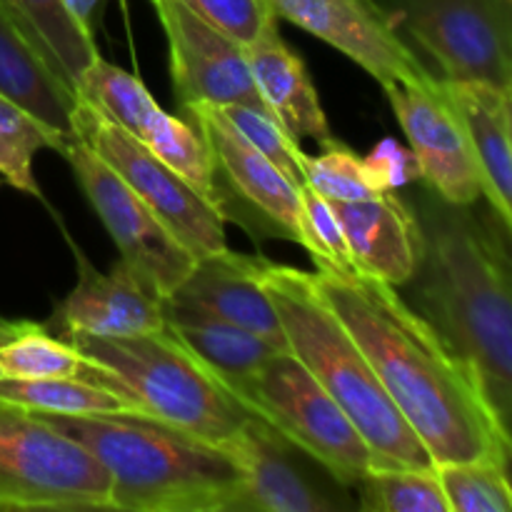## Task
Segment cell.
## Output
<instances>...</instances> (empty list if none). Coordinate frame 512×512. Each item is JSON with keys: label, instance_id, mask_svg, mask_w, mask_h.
<instances>
[{"label": "cell", "instance_id": "cell-1", "mask_svg": "<svg viewBox=\"0 0 512 512\" xmlns=\"http://www.w3.org/2000/svg\"><path fill=\"white\" fill-rule=\"evenodd\" d=\"M313 283L435 465L498 460V430L468 368L395 285L335 268H315Z\"/></svg>", "mask_w": 512, "mask_h": 512}, {"label": "cell", "instance_id": "cell-2", "mask_svg": "<svg viewBox=\"0 0 512 512\" xmlns=\"http://www.w3.org/2000/svg\"><path fill=\"white\" fill-rule=\"evenodd\" d=\"M423 235L408 303L463 360L512 450V275L473 205H453L425 188L410 200Z\"/></svg>", "mask_w": 512, "mask_h": 512}, {"label": "cell", "instance_id": "cell-3", "mask_svg": "<svg viewBox=\"0 0 512 512\" xmlns=\"http://www.w3.org/2000/svg\"><path fill=\"white\" fill-rule=\"evenodd\" d=\"M108 470L113 508L130 512H233L245 468L223 445L140 413L55 418Z\"/></svg>", "mask_w": 512, "mask_h": 512}, {"label": "cell", "instance_id": "cell-4", "mask_svg": "<svg viewBox=\"0 0 512 512\" xmlns=\"http://www.w3.org/2000/svg\"><path fill=\"white\" fill-rule=\"evenodd\" d=\"M260 280L278 310L290 353L358 428L373 453V468H435L360 345L318 293L313 273L265 260Z\"/></svg>", "mask_w": 512, "mask_h": 512}, {"label": "cell", "instance_id": "cell-5", "mask_svg": "<svg viewBox=\"0 0 512 512\" xmlns=\"http://www.w3.org/2000/svg\"><path fill=\"white\" fill-rule=\"evenodd\" d=\"M65 340L93 363L90 380L128 398L140 415L223 448L248 420V410L168 328L128 338L70 335Z\"/></svg>", "mask_w": 512, "mask_h": 512}, {"label": "cell", "instance_id": "cell-6", "mask_svg": "<svg viewBox=\"0 0 512 512\" xmlns=\"http://www.w3.org/2000/svg\"><path fill=\"white\" fill-rule=\"evenodd\" d=\"M223 388L350 488L373 470V453L363 435L290 350L270 355L255 373Z\"/></svg>", "mask_w": 512, "mask_h": 512}, {"label": "cell", "instance_id": "cell-7", "mask_svg": "<svg viewBox=\"0 0 512 512\" xmlns=\"http://www.w3.org/2000/svg\"><path fill=\"white\" fill-rule=\"evenodd\" d=\"M98 458L40 415L0 403V510H110Z\"/></svg>", "mask_w": 512, "mask_h": 512}, {"label": "cell", "instance_id": "cell-8", "mask_svg": "<svg viewBox=\"0 0 512 512\" xmlns=\"http://www.w3.org/2000/svg\"><path fill=\"white\" fill-rule=\"evenodd\" d=\"M443 80L512 90V0H378ZM418 53V55H420Z\"/></svg>", "mask_w": 512, "mask_h": 512}, {"label": "cell", "instance_id": "cell-9", "mask_svg": "<svg viewBox=\"0 0 512 512\" xmlns=\"http://www.w3.org/2000/svg\"><path fill=\"white\" fill-rule=\"evenodd\" d=\"M73 130L158 215L195 260L228 248L220 205L203 198L153 150L80 98L73 105Z\"/></svg>", "mask_w": 512, "mask_h": 512}, {"label": "cell", "instance_id": "cell-10", "mask_svg": "<svg viewBox=\"0 0 512 512\" xmlns=\"http://www.w3.org/2000/svg\"><path fill=\"white\" fill-rule=\"evenodd\" d=\"M63 158L73 168L75 180L100 223L118 245L120 260L130 265L150 293L168 300L193 270V255L83 138L75 135Z\"/></svg>", "mask_w": 512, "mask_h": 512}, {"label": "cell", "instance_id": "cell-11", "mask_svg": "<svg viewBox=\"0 0 512 512\" xmlns=\"http://www.w3.org/2000/svg\"><path fill=\"white\" fill-rule=\"evenodd\" d=\"M225 448L245 468V490L233 512H343L358 508L350 485L255 415H248Z\"/></svg>", "mask_w": 512, "mask_h": 512}, {"label": "cell", "instance_id": "cell-12", "mask_svg": "<svg viewBox=\"0 0 512 512\" xmlns=\"http://www.w3.org/2000/svg\"><path fill=\"white\" fill-rule=\"evenodd\" d=\"M383 90L418 160L425 188L453 205L470 208L478 203L483 190L473 148L443 80L435 75L420 83L385 85Z\"/></svg>", "mask_w": 512, "mask_h": 512}, {"label": "cell", "instance_id": "cell-13", "mask_svg": "<svg viewBox=\"0 0 512 512\" xmlns=\"http://www.w3.org/2000/svg\"><path fill=\"white\" fill-rule=\"evenodd\" d=\"M278 20L298 25L358 63L380 85L435 78L378 0H268Z\"/></svg>", "mask_w": 512, "mask_h": 512}, {"label": "cell", "instance_id": "cell-14", "mask_svg": "<svg viewBox=\"0 0 512 512\" xmlns=\"http://www.w3.org/2000/svg\"><path fill=\"white\" fill-rule=\"evenodd\" d=\"M208 140L215 160L218 203L235 195L240 208L258 215L268 235L303 245V200L295 185L273 160L265 158L213 103L183 105Z\"/></svg>", "mask_w": 512, "mask_h": 512}, {"label": "cell", "instance_id": "cell-15", "mask_svg": "<svg viewBox=\"0 0 512 512\" xmlns=\"http://www.w3.org/2000/svg\"><path fill=\"white\" fill-rule=\"evenodd\" d=\"M168 40L170 80L180 105H265L248 55L180 0H150Z\"/></svg>", "mask_w": 512, "mask_h": 512}, {"label": "cell", "instance_id": "cell-16", "mask_svg": "<svg viewBox=\"0 0 512 512\" xmlns=\"http://www.w3.org/2000/svg\"><path fill=\"white\" fill-rule=\"evenodd\" d=\"M70 248L78 265V283L55 305L48 328L58 330L60 338H128L165 328V300L150 293L125 260L100 273L83 250L73 243Z\"/></svg>", "mask_w": 512, "mask_h": 512}, {"label": "cell", "instance_id": "cell-17", "mask_svg": "<svg viewBox=\"0 0 512 512\" xmlns=\"http://www.w3.org/2000/svg\"><path fill=\"white\" fill-rule=\"evenodd\" d=\"M263 265L265 258L260 255L233 253L228 248L205 255L195 260L188 278L165 303L213 313L260 335L275 348L290 350L278 310L260 280Z\"/></svg>", "mask_w": 512, "mask_h": 512}, {"label": "cell", "instance_id": "cell-18", "mask_svg": "<svg viewBox=\"0 0 512 512\" xmlns=\"http://www.w3.org/2000/svg\"><path fill=\"white\" fill-rule=\"evenodd\" d=\"M333 208L360 273L395 288L413 280L423 255V235L410 200L385 193L368 200L333 203Z\"/></svg>", "mask_w": 512, "mask_h": 512}, {"label": "cell", "instance_id": "cell-19", "mask_svg": "<svg viewBox=\"0 0 512 512\" xmlns=\"http://www.w3.org/2000/svg\"><path fill=\"white\" fill-rule=\"evenodd\" d=\"M443 80V78H440ZM468 133L480 190L512 238V135L505 93L488 83L443 80Z\"/></svg>", "mask_w": 512, "mask_h": 512}, {"label": "cell", "instance_id": "cell-20", "mask_svg": "<svg viewBox=\"0 0 512 512\" xmlns=\"http://www.w3.org/2000/svg\"><path fill=\"white\" fill-rule=\"evenodd\" d=\"M245 55L265 108L295 140L313 138L318 143H328L335 138L308 65L280 38L278 28L258 43L248 45Z\"/></svg>", "mask_w": 512, "mask_h": 512}, {"label": "cell", "instance_id": "cell-21", "mask_svg": "<svg viewBox=\"0 0 512 512\" xmlns=\"http://www.w3.org/2000/svg\"><path fill=\"white\" fill-rule=\"evenodd\" d=\"M0 95L18 103L30 115L58 130L63 138H75L73 105L75 95L55 78L23 38L13 20L0 8Z\"/></svg>", "mask_w": 512, "mask_h": 512}, {"label": "cell", "instance_id": "cell-22", "mask_svg": "<svg viewBox=\"0 0 512 512\" xmlns=\"http://www.w3.org/2000/svg\"><path fill=\"white\" fill-rule=\"evenodd\" d=\"M165 328L185 348L193 350L220 383L245 378L255 373L270 355L280 353V348L260 335L198 308L165 303Z\"/></svg>", "mask_w": 512, "mask_h": 512}, {"label": "cell", "instance_id": "cell-23", "mask_svg": "<svg viewBox=\"0 0 512 512\" xmlns=\"http://www.w3.org/2000/svg\"><path fill=\"white\" fill-rule=\"evenodd\" d=\"M0 8L55 78L75 95L80 75L100 53L93 35L75 23L63 0H0Z\"/></svg>", "mask_w": 512, "mask_h": 512}, {"label": "cell", "instance_id": "cell-24", "mask_svg": "<svg viewBox=\"0 0 512 512\" xmlns=\"http://www.w3.org/2000/svg\"><path fill=\"white\" fill-rule=\"evenodd\" d=\"M75 98L93 105L143 145L158 133L170 115L160 108L138 75L108 63L100 55H95L93 63L80 75Z\"/></svg>", "mask_w": 512, "mask_h": 512}, {"label": "cell", "instance_id": "cell-25", "mask_svg": "<svg viewBox=\"0 0 512 512\" xmlns=\"http://www.w3.org/2000/svg\"><path fill=\"white\" fill-rule=\"evenodd\" d=\"M0 403L55 418L138 413L128 398L85 378H0Z\"/></svg>", "mask_w": 512, "mask_h": 512}, {"label": "cell", "instance_id": "cell-26", "mask_svg": "<svg viewBox=\"0 0 512 512\" xmlns=\"http://www.w3.org/2000/svg\"><path fill=\"white\" fill-rule=\"evenodd\" d=\"M70 140L63 138L58 130L40 123L35 115L20 108L18 103L0 95V178L10 188L43 200L33 173L35 155L45 148L63 155Z\"/></svg>", "mask_w": 512, "mask_h": 512}, {"label": "cell", "instance_id": "cell-27", "mask_svg": "<svg viewBox=\"0 0 512 512\" xmlns=\"http://www.w3.org/2000/svg\"><path fill=\"white\" fill-rule=\"evenodd\" d=\"M0 365L5 378H85L90 380L93 363L70 340L50 333L48 325L28 323L23 330L0 345Z\"/></svg>", "mask_w": 512, "mask_h": 512}, {"label": "cell", "instance_id": "cell-28", "mask_svg": "<svg viewBox=\"0 0 512 512\" xmlns=\"http://www.w3.org/2000/svg\"><path fill=\"white\" fill-rule=\"evenodd\" d=\"M353 490L358 510L450 512L438 468H373Z\"/></svg>", "mask_w": 512, "mask_h": 512}, {"label": "cell", "instance_id": "cell-29", "mask_svg": "<svg viewBox=\"0 0 512 512\" xmlns=\"http://www.w3.org/2000/svg\"><path fill=\"white\" fill-rule=\"evenodd\" d=\"M170 170L180 175L190 188L198 190L210 203H218V180H215V160L208 140L200 133L193 118L168 115L158 133L145 143Z\"/></svg>", "mask_w": 512, "mask_h": 512}, {"label": "cell", "instance_id": "cell-30", "mask_svg": "<svg viewBox=\"0 0 512 512\" xmlns=\"http://www.w3.org/2000/svg\"><path fill=\"white\" fill-rule=\"evenodd\" d=\"M450 512H512V490L498 460L435 465Z\"/></svg>", "mask_w": 512, "mask_h": 512}, {"label": "cell", "instance_id": "cell-31", "mask_svg": "<svg viewBox=\"0 0 512 512\" xmlns=\"http://www.w3.org/2000/svg\"><path fill=\"white\" fill-rule=\"evenodd\" d=\"M305 183L323 195L330 203H350V200L378 198V188L370 180L365 160L340 140L330 138L320 143V155L305 160Z\"/></svg>", "mask_w": 512, "mask_h": 512}, {"label": "cell", "instance_id": "cell-32", "mask_svg": "<svg viewBox=\"0 0 512 512\" xmlns=\"http://www.w3.org/2000/svg\"><path fill=\"white\" fill-rule=\"evenodd\" d=\"M218 108L295 185H308L305 183V160H308V155L300 148V140H295L273 118V113L265 105H218Z\"/></svg>", "mask_w": 512, "mask_h": 512}, {"label": "cell", "instance_id": "cell-33", "mask_svg": "<svg viewBox=\"0 0 512 512\" xmlns=\"http://www.w3.org/2000/svg\"><path fill=\"white\" fill-rule=\"evenodd\" d=\"M300 200H303V248L313 258L315 268L335 270H358L350 258L348 240H345L343 225L330 200L315 193L310 185H300Z\"/></svg>", "mask_w": 512, "mask_h": 512}, {"label": "cell", "instance_id": "cell-34", "mask_svg": "<svg viewBox=\"0 0 512 512\" xmlns=\"http://www.w3.org/2000/svg\"><path fill=\"white\" fill-rule=\"evenodd\" d=\"M180 3L243 48L258 43L278 28V15L268 0H180Z\"/></svg>", "mask_w": 512, "mask_h": 512}, {"label": "cell", "instance_id": "cell-35", "mask_svg": "<svg viewBox=\"0 0 512 512\" xmlns=\"http://www.w3.org/2000/svg\"><path fill=\"white\" fill-rule=\"evenodd\" d=\"M363 160L370 180H373L380 193H395V190L405 188L413 180H420L418 160H415L413 150L403 148L395 140H383Z\"/></svg>", "mask_w": 512, "mask_h": 512}, {"label": "cell", "instance_id": "cell-36", "mask_svg": "<svg viewBox=\"0 0 512 512\" xmlns=\"http://www.w3.org/2000/svg\"><path fill=\"white\" fill-rule=\"evenodd\" d=\"M63 5L73 15L75 23L95 38V25H98L100 10H103V0H63Z\"/></svg>", "mask_w": 512, "mask_h": 512}, {"label": "cell", "instance_id": "cell-37", "mask_svg": "<svg viewBox=\"0 0 512 512\" xmlns=\"http://www.w3.org/2000/svg\"><path fill=\"white\" fill-rule=\"evenodd\" d=\"M480 218H483L485 228H488L490 238H493L495 250H498L500 260H503L505 268H508V273L512 275V238H510V233L503 228V223H500V220L495 218L493 210H488V213L480 215Z\"/></svg>", "mask_w": 512, "mask_h": 512}, {"label": "cell", "instance_id": "cell-38", "mask_svg": "<svg viewBox=\"0 0 512 512\" xmlns=\"http://www.w3.org/2000/svg\"><path fill=\"white\" fill-rule=\"evenodd\" d=\"M23 325H25V320H8L0 315V345H5L8 340H13L15 335L23 330Z\"/></svg>", "mask_w": 512, "mask_h": 512}, {"label": "cell", "instance_id": "cell-39", "mask_svg": "<svg viewBox=\"0 0 512 512\" xmlns=\"http://www.w3.org/2000/svg\"><path fill=\"white\" fill-rule=\"evenodd\" d=\"M505 110H508V125H510V135H512V90L505 93Z\"/></svg>", "mask_w": 512, "mask_h": 512}, {"label": "cell", "instance_id": "cell-40", "mask_svg": "<svg viewBox=\"0 0 512 512\" xmlns=\"http://www.w3.org/2000/svg\"><path fill=\"white\" fill-rule=\"evenodd\" d=\"M0 378H5V373H3V365H0Z\"/></svg>", "mask_w": 512, "mask_h": 512}]
</instances>
